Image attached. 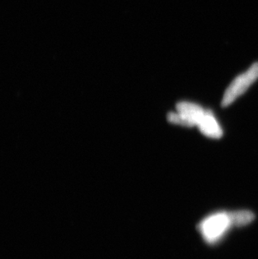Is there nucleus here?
<instances>
[{
	"mask_svg": "<svg viewBox=\"0 0 258 259\" xmlns=\"http://www.w3.org/2000/svg\"><path fill=\"white\" fill-rule=\"evenodd\" d=\"M233 228H239L235 211H219L213 213L203 219L198 231L208 244H216L220 242Z\"/></svg>",
	"mask_w": 258,
	"mask_h": 259,
	"instance_id": "f257e3e1",
	"label": "nucleus"
},
{
	"mask_svg": "<svg viewBox=\"0 0 258 259\" xmlns=\"http://www.w3.org/2000/svg\"><path fill=\"white\" fill-rule=\"evenodd\" d=\"M177 113L168 114V122L185 127L198 126L206 111L195 103L182 102L176 106Z\"/></svg>",
	"mask_w": 258,
	"mask_h": 259,
	"instance_id": "f03ea898",
	"label": "nucleus"
},
{
	"mask_svg": "<svg viewBox=\"0 0 258 259\" xmlns=\"http://www.w3.org/2000/svg\"><path fill=\"white\" fill-rule=\"evenodd\" d=\"M258 79V62L253 64L245 73L236 77L228 87L222 99V107L231 105L240 96L246 93V90Z\"/></svg>",
	"mask_w": 258,
	"mask_h": 259,
	"instance_id": "7ed1b4c3",
	"label": "nucleus"
},
{
	"mask_svg": "<svg viewBox=\"0 0 258 259\" xmlns=\"http://www.w3.org/2000/svg\"><path fill=\"white\" fill-rule=\"evenodd\" d=\"M197 127L203 135L210 139L218 140L223 135L222 127L213 115V113L209 110L206 111Z\"/></svg>",
	"mask_w": 258,
	"mask_h": 259,
	"instance_id": "20e7f679",
	"label": "nucleus"
}]
</instances>
